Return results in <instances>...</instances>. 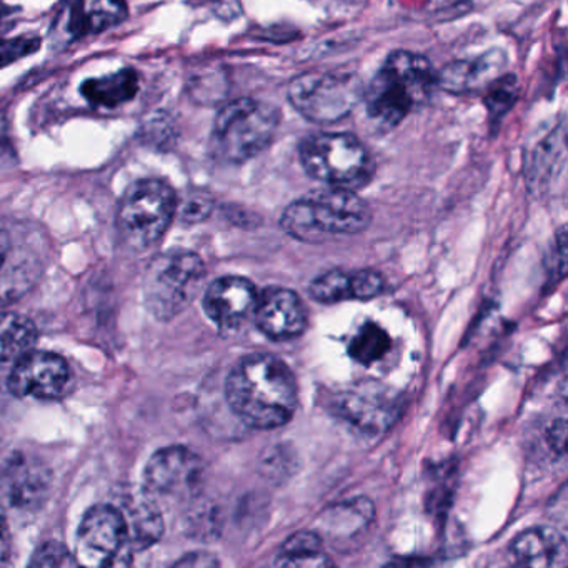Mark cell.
<instances>
[{
	"label": "cell",
	"instance_id": "6da1fadb",
	"mask_svg": "<svg viewBox=\"0 0 568 568\" xmlns=\"http://www.w3.org/2000/svg\"><path fill=\"white\" fill-rule=\"evenodd\" d=\"M225 395L234 414L257 430L287 424L298 405L294 372L284 361L268 354L242 358L229 374Z\"/></svg>",
	"mask_w": 568,
	"mask_h": 568
},
{
	"label": "cell",
	"instance_id": "7a4b0ae2",
	"mask_svg": "<svg viewBox=\"0 0 568 568\" xmlns=\"http://www.w3.org/2000/svg\"><path fill=\"white\" fill-rule=\"evenodd\" d=\"M438 88V72L427 58L395 51L378 69L364 91L367 115L382 131L400 124L415 108H420Z\"/></svg>",
	"mask_w": 568,
	"mask_h": 568
},
{
	"label": "cell",
	"instance_id": "3957f363",
	"mask_svg": "<svg viewBox=\"0 0 568 568\" xmlns=\"http://www.w3.org/2000/svg\"><path fill=\"white\" fill-rule=\"evenodd\" d=\"M371 224L367 204L351 189L314 191L292 202L282 215V227L302 242L325 241L334 235H355Z\"/></svg>",
	"mask_w": 568,
	"mask_h": 568
},
{
	"label": "cell",
	"instance_id": "277c9868",
	"mask_svg": "<svg viewBox=\"0 0 568 568\" xmlns=\"http://www.w3.org/2000/svg\"><path fill=\"white\" fill-rule=\"evenodd\" d=\"M302 168L315 181L331 187L361 189L374 175V162L365 145L347 132L312 134L298 148Z\"/></svg>",
	"mask_w": 568,
	"mask_h": 568
},
{
	"label": "cell",
	"instance_id": "5b68a950",
	"mask_svg": "<svg viewBox=\"0 0 568 568\" xmlns=\"http://www.w3.org/2000/svg\"><path fill=\"white\" fill-rule=\"evenodd\" d=\"M205 265L194 252L158 255L145 271L144 295L149 311L169 321L194 302L205 281Z\"/></svg>",
	"mask_w": 568,
	"mask_h": 568
},
{
	"label": "cell",
	"instance_id": "8992f818",
	"mask_svg": "<svg viewBox=\"0 0 568 568\" xmlns=\"http://www.w3.org/2000/svg\"><path fill=\"white\" fill-rule=\"evenodd\" d=\"M281 114L277 109L254 99H237L225 105L214 124V145L229 162L251 161L274 139Z\"/></svg>",
	"mask_w": 568,
	"mask_h": 568
},
{
	"label": "cell",
	"instance_id": "52a82bcc",
	"mask_svg": "<svg viewBox=\"0 0 568 568\" xmlns=\"http://www.w3.org/2000/svg\"><path fill=\"white\" fill-rule=\"evenodd\" d=\"M175 212L178 197L171 185L159 179L135 182L119 207L118 227L122 241L134 251L152 247L164 237Z\"/></svg>",
	"mask_w": 568,
	"mask_h": 568
},
{
	"label": "cell",
	"instance_id": "ba28073f",
	"mask_svg": "<svg viewBox=\"0 0 568 568\" xmlns=\"http://www.w3.org/2000/svg\"><path fill=\"white\" fill-rule=\"evenodd\" d=\"M364 99L361 79L342 72H311L288 85V102L308 121L332 124L347 118Z\"/></svg>",
	"mask_w": 568,
	"mask_h": 568
},
{
	"label": "cell",
	"instance_id": "9c48e42d",
	"mask_svg": "<svg viewBox=\"0 0 568 568\" xmlns=\"http://www.w3.org/2000/svg\"><path fill=\"white\" fill-rule=\"evenodd\" d=\"M128 525L121 510L112 505H98L85 514L75 541V558L85 567H115L131 561Z\"/></svg>",
	"mask_w": 568,
	"mask_h": 568
},
{
	"label": "cell",
	"instance_id": "30bf717a",
	"mask_svg": "<svg viewBox=\"0 0 568 568\" xmlns=\"http://www.w3.org/2000/svg\"><path fill=\"white\" fill-rule=\"evenodd\" d=\"M204 460L187 447L155 452L144 471V488L152 498L189 497L204 478Z\"/></svg>",
	"mask_w": 568,
	"mask_h": 568
},
{
	"label": "cell",
	"instance_id": "8fae6325",
	"mask_svg": "<svg viewBox=\"0 0 568 568\" xmlns=\"http://www.w3.org/2000/svg\"><path fill=\"white\" fill-rule=\"evenodd\" d=\"M52 474L44 462L26 452H14L0 465V505L31 511L41 507L51 491Z\"/></svg>",
	"mask_w": 568,
	"mask_h": 568
},
{
	"label": "cell",
	"instance_id": "7c38bea8",
	"mask_svg": "<svg viewBox=\"0 0 568 568\" xmlns=\"http://www.w3.org/2000/svg\"><path fill=\"white\" fill-rule=\"evenodd\" d=\"M69 365L49 352H28L16 361L9 375V390L16 397L55 398L69 384Z\"/></svg>",
	"mask_w": 568,
	"mask_h": 568
},
{
	"label": "cell",
	"instance_id": "4fadbf2b",
	"mask_svg": "<svg viewBox=\"0 0 568 568\" xmlns=\"http://www.w3.org/2000/svg\"><path fill=\"white\" fill-rule=\"evenodd\" d=\"M255 324L272 341H291L304 334L307 308L294 291L267 287L255 304Z\"/></svg>",
	"mask_w": 568,
	"mask_h": 568
},
{
	"label": "cell",
	"instance_id": "5bb4252c",
	"mask_svg": "<svg viewBox=\"0 0 568 568\" xmlns=\"http://www.w3.org/2000/svg\"><path fill=\"white\" fill-rule=\"evenodd\" d=\"M257 288L244 277L217 278L204 295V311L222 328H237L254 315Z\"/></svg>",
	"mask_w": 568,
	"mask_h": 568
},
{
	"label": "cell",
	"instance_id": "9a60e30c",
	"mask_svg": "<svg viewBox=\"0 0 568 568\" xmlns=\"http://www.w3.org/2000/svg\"><path fill=\"white\" fill-rule=\"evenodd\" d=\"M114 505L121 510L128 525L132 550H148L149 547L158 544L159 538L164 534V518L155 504V498L145 490H135L122 494Z\"/></svg>",
	"mask_w": 568,
	"mask_h": 568
},
{
	"label": "cell",
	"instance_id": "2e32d148",
	"mask_svg": "<svg viewBox=\"0 0 568 568\" xmlns=\"http://www.w3.org/2000/svg\"><path fill=\"white\" fill-rule=\"evenodd\" d=\"M510 558L520 567H564L567 565V541L554 528H528L511 541Z\"/></svg>",
	"mask_w": 568,
	"mask_h": 568
},
{
	"label": "cell",
	"instance_id": "e0dca14e",
	"mask_svg": "<svg viewBox=\"0 0 568 568\" xmlns=\"http://www.w3.org/2000/svg\"><path fill=\"white\" fill-rule=\"evenodd\" d=\"M505 65L504 52L494 51L471 61H458L438 72V88L452 94L487 89L495 79L500 78Z\"/></svg>",
	"mask_w": 568,
	"mask_h": 568
},
{
	"label": "cell",
	"instance_id": "ac0fdd59",
	"mask_svg": "<svg viewBox=\"0 0 568 568\" xmlns=\"http://www.w3.org/2000/svg\"><path fill=\"white\" fill-rule=\"evenodd\" d=\"M394 398L374 392H351L344 394L338 404V414L364 432H384L397 418Z\"/></svg>",
	"mask_w": 568,
	"mask_h": 568
},
{
	"label": "cell",
	"instance_id": "d6986e66",
	"mask_svg": "<svg viewBox=\"0 0 568 568\" xmlns=\"http://www.w3.org/2000/svg\"><path fill=\"white\" fill-rule=\"evenodd\" d=\"M128 16L124 0H78L71 11L69 31L75 38L98 34L121 24Z\"/></svg>",
	"mask_w": 568,
	"mask_h": 568
},
{
	"label": "cell",
	"instance_id": "ffe728a7",
	"mask_svg": "<svg viewBox=\"0 0 568 568\" xmlns=\"http://www.w3.org/2000/svg\"><path fill=\"white\" fill-rule=\"evenodd\" d=\"M138 91L139 78L132 69H122L104 78L89 79L81 88L89 104L105 109H115L132 101Z\"/></svg>",
	"mask_w": 568,
	"mask_h": 568
},
{
	"label": "cell",
	"instance_id": "44dd1931",
	"mask_svg": "<svg viewBox=\"0 0 568 568\" xmlns=\"http://www.w3.org/2000/svg\"><path fill=\"white\" fill-rule=\"evenodd\" d=\"M38 341L34 322L24 315L0 314V364H9L31 352Z\"/></svg>",
	"mask_w": 568,
	"mask_h": 568
},
{
	"label": "cell",
	"instance_id": "7402d4cb",
	"mask_svg": "<svg viewBox=\"0 0 568 568\" xmlns=\"http://www.w3.org/2000/svg\"><path fill=\"white\" fill-rule=\"evenodd\" d=\"M278 567H327L332 565L325 555L322 537L315 531H298L292 535L275 558Z\"/></svg>",
	"mask_w": 568,
	"mask_h": 568
},
{
	"label": "cell",
	"instance_id": "603a6c76",
	"mask_svg": "<svg viewBox=\"0 0 568 568\" xmlns=\"http://www.w3.org/2000/svg\"><path fill=\"white\" fill-rule=\"evenodd\" d=\"M374 518V507L371 500L355 498L345 504L335 505L325 517V531L335 537H352L362 528L367 527Z\"/></svg>",
	"mask_w": 568,
	"mask_h": 568
},
{
	"label": "cell",
	"instance_id": "cb8c5ba5",
	"mask_svg": "<svg viewBox=\"0 0 568 568\" xmlns=\"http://www.w3.org/2000/svg\"><path fill=\"white\" fill-rule=\"evenodd\" d=\"M36 277V268L29 264L28 258H16L9 251L8 257L0 264V305L11 304L22 297Z\"/></svg>",
	"mask_w": 568,
	"mask_h": 568
},
{
	"label": "cell",
	"instance_id": "d4e9b609",
	"mask_svg": "<svg viewBox=\"0 0 568 568\" xmlns=\"http://www.w3.org/2000/svg\"><path fill=\"white\" fill-rule=\"evenodd\" d=\"M392 341L384 328L378 327L374 322H367L358 328L357 334L348 345V354L362 365H372L381 361L390 351Z\"/></svg>",
	"mask_w": 568,
	"mask_h": 568
},
{
	"label": "cell",
	"instance_id": "484cf974",
	"mask_svg": "<svg viewBox=\"0 0 568 568\" xmlns=\"http://www.w3.org/2000/svg\"><path fill=\"white\" fill-rule=\"evenodd\" d=\"M311 295L322 304L354 301V275L344 271L325 272L312 282Z\"/></svg>",
	"mask_w": 568,
	"mask_h": 568
},
{
	"label": "cell",
	"instance_id": "4316f807",
	"mask_svg": "<svg viewBox=\"0 0 568 568\" xmlns=\"http://www.w3.org/2000/svg\"><path fill=\"white\" fill-rule=\"evenodd\" d=\"M488 94L485 98V105L491 118H501L505 112L510 111L517 99V79L514 75L497 78L488 85Z\"/></svg>",
	"mask_w": 568,
	"mask_h": 568
},
{
	"label": "cell",
	"instance_id": "83f0119b",
	"mask_svg": "<svg viewBox=\"0 0 568 568\" xmlns=\"http://www.w3.org/2000/svg\"><path fill=\"white\" fill-rule=\"evenodd\" d=\"M39 48H41V39L34 36L0 41V68H6L26 55L34 54Z\"/></svg>",
	"mask_w": 568,
	"mask_h": 568
},
{
	"label": "cell",
	"instance_id": "f1b7e54d",
	"mask_svg": "<svg viewBox=\"0 0 568 568\" xmlns=\"http://www.w3.org/2000/svg\"><path fill=\"white\" fill-rule=\"evenodd\" d=\"M78 564V558L69 554L64 545L58 541H49V544L39 547L32 557V567H69V565Z\"/></svg>",
	"mask_w": 568,
	"mask_h": 568
},
{
	"label": "cell",
	"instance_id": "f546056e",
	"mask_svg": "<svg viewBox=\"0 0 568 568\" xmlns=\"http://www.w3.org/2000/svg\"><path fill=\"white\" fill-rule=\"evenodd\" d=\"M354 275V301H368L384 291V277L378 272L364 268L352 272Z\"/></svg>",
	"mask_w": 568,
	"mask_h": 568
},
{
	"label": "cell",
	"instance_id": "4dcf8cb0",
	"mask_svg": "<svg viewBox=\"0 0 568 568\" xmlns=\"http://www.w3.org/2000/svg\"><path fill=\"white\" fill-rule=\"evenodd\" d=\"M212 211V201L205 194H192L182 202L181 217L187 222H199L207 217Z\"/></svg>",
	"mask_w": 568,
	"mask_h": 568
},
{
	"label": "cell",
	"instance_id": "1f68e13d",
	"mask_svg": "<svg viewBox=\"0 0 568 568\" xmlns=\"http://www.w3.org/2000/svg\"><path fill=\"white\" fill-rule=\"evenodd\" d=\"M9 558H11V530H9L4 507L0 505V567L9 564Z\"/></svg>",
	"mask_w": 568,
	"mask_h": 568
},
{
	"label": "cell",
	"instance_id": "d6a6232c",
	"mask_svg": "<svg viewBox=\"0 0 568 568\" xmlns=\"http://www.w3.org/2000/svg\"><path fill=\"white\" fill-rule=\"evenodd\" d=\"M565 435H567L565 420L555 422L550 434H548V442H550V447L554 448V450L560 452V454L565 452Z\"/></svg>",
	"mask_w": 568,
	"mask_h": 568
},
{
	"label": "cell",
	"instance_id": "836d02e7",
	"mask_svg": "<svg viewBox=\"0 0 568 568\" xmlns=\"http://www.w3.org/2000/svg\"><path fill=\"white\" fill-rule=\"evenodd\" d=\"M219 561L215 560L214 557H211V555H207V554H192V555H189V557H185V558H182L181 561H178V565H189V567H191V565H205V567H207V565H217Z\"/></svg>",
	"mask_w": 568,
	"mask_h": 568
},
{
	"label": "cell",
	"instance_id": "e575fe53",
	"mask_svg": "<svg viewBox=\"0 0 568 568\" xmlns=\"http://www.w3.org/2000/svg\"><path fill=\"white\" fill-rule=\"evenodd\" d=\"M9 251H11V241L6 232L0 231V264L8 257Z\"/></svg>",
	"mask_w": 568,
	"mask_h": 568
}]
</instances>
